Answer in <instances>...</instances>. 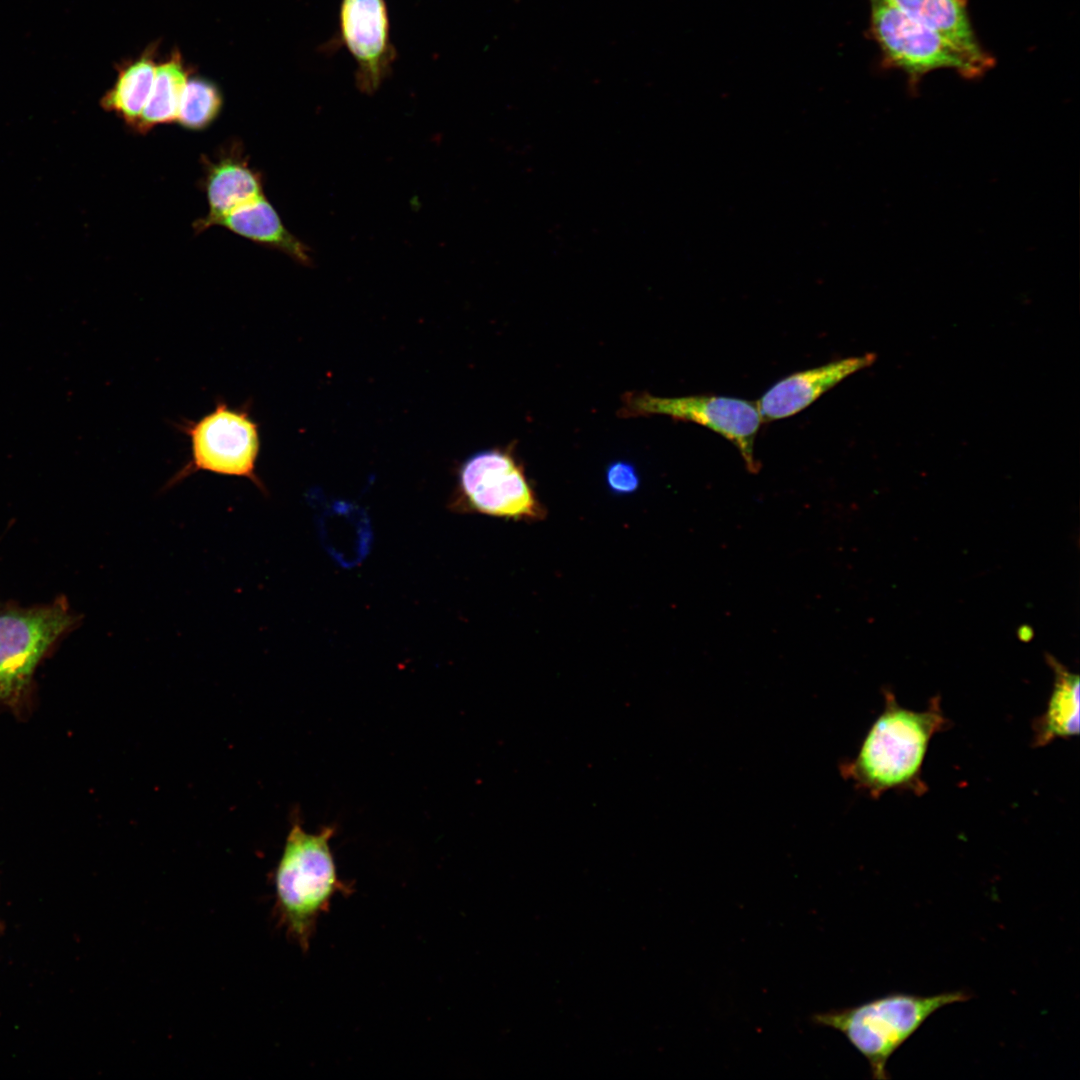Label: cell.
Segmentation results:
<instances>
[{
    "mask_svg": "<svg viewBox=\"0 0 1080 1080\" xmlns=\"http://www.w3.org/2000/svg\"><path fill=\"white\" fill-rule=\"evenodd\" d=\"M882 713L869 729L856 757L841 764V775L871 797L890 790L922 795V766L932 737L949 725L934 697L923 711L900 706L885 690Z\"/></svg>",
    "mask_w": 1080,
    "mask_h": 1080,
    "instance_id": "obj_1",
    "label": "cell"
},
{
    "mask_svg": "<svg viewBox=\"0 0 1080 1080\" xmlns=\"http://www.w3.org/2000/svg\"><path fill=\"white\" fill-rule=\"evenodd\" d=\"M333 833L332 827H325L309 834L294 823L275 871L280 924L303 951L308 950L317 920L329 910L332 898L351 893L337 875L329 846Z\"/></svg>",
    "mask_w": 1080,
    "mask_h": 1080,
    "instance_id": "obj_2",
    "label": "cell"
},
{
    "mask_svg": "<svg viewBox=\"0 0 1080 1080\" xmlns=\"http://www.w3.org/2000/svg\"><path fill=\"white\" fill-rule=\"evenodd\" d=\"M971 997L964 991L928 996L891 993L855 1007L815 1014L812 1020L844 1034L867 1059L872 1077L886 1080L891 1056L933 1013Z\"/></svg>",
    "mask_w": 1080,
    "mask_h": 1080,
    "instance_id": "obj_3",
    "label": "cell"
},
{
    "mask_svg": "<svg viewBox=\"0 0 1080 1080\" xmlns=\"http://www.w3.org/2000/svg\"><path fill=\"white\" fill-rule=\"evenodd\" d=\"M80 622L64 595L32 606L0 605V704L26 703L37 667Z\"/></svg>",
    "mask_w": 1080,
    "mask_h": 1080,
    "instance_id": "obj_4",
    "label": "cell"
},
{
    "mask_svg": "<svg viewBox=\"0 0 1080 1080\" xmlns=\"http://www.w3.org/2000/svg\"><path fill=\"white\" fill-rule=\"evenodd\" d=\"M868 1V32L880 49L882 66L905 73L912 90L917 89L925 75L935 70L952 69L966 79H976L992 68L909 17L888 0Z\"/></svg>",
    "mask_w": 1080,
    "mask_h": 1080,
    "instance_id": "obj_5",
    "label": "cell"
},
{
    "mask_svg": "<svg viewBox=\"0 0 1080 1080\" xmlns=\"http://www.w3.org/2000/svg\"><path fill=\"white\" fill-rule=\"evenodd\" d=\"M177 428L189 439L191 457L167 482L165 489L196 472L206 471L246 478L266 493L256 470L260 453L259 426L251 417L248 403L233 408L219 400L213 410L199 420H183Z\"/></svg>",
    "mask_w": 1080,
    "mask_h": 1080,
    "instance_id": "obj_6",
    "label": "cell"
},
{
    "mask_svg": "<svg viewBox=\"0 0 1080 1080\" xmlns=\"http://www.w3.org/2000/svg\"><path fill=\"white\" fill-rule=\"evenodd\" d=\"M456 511L535 521L545 515L512 445L478 451L458 471Z\"/></svg>",
    "mask_w": 1080,
    "mask_h": 1080,
    "instance_id": "obj_7",
    "label": "cell"
},
{
    "mask_svg": "<svg viewBox=\"0 0 1080 1080\" xmlns=\"http://www.w3.org/2000/svg\"><path fill=\"white\" fill-rule=\"evenodd\" d=\"M621 415H664L702 425L732 442L750 473L755 474L760 470L754 444L764 421L756 402L715 395L660 397L646 392H630L624 395Z\"/></svg>",
    "mask_w": 1080,
    "mask_h": 1080,
    "instance_id": "obj_8",
    "label": "cell"
},
{
    "mask_svg": "<svg viewBox=\"0 0 1080 1080\" xmlns=\"http://www.w3.org/2000/svg\"><path fill=\"white\" fill-rule=\"evenodd\" d=\"M339 34L356 64L357 88L375 93L392 72L397 57L391 41L385 0H341Z\"/></svg>",
    "mask_w": 1080,
    "mask_h": 1080,
    "instance_id": "obj_9",
    "label": "cell"
},
{
    "mask_svg": "<svg viewBox=\"0 0 1080 1080\" xmlns=\"http://www.w3.org/2000/svg\"><path fill=\"white\" fill-rule=\"evenodd\" d=\"M875 355L844 358L793 373L769 388L756 402L764 422L788 418L804 410L849 375L870 366Z\"/></svg>",
    "mask_w": 1080,
    "mask_h": 1080,
    "instance_id": "obj_10",
    "label": "cell"
},
{
    "mask_svg": "<svg viewBox=\"0 0 1080 1080\" xmlns=\"http://www.w3.org/2000/svg\"><path fill=\"white\" fill-rule=\"evenodd\" d=\"M204 191L208 213L194 223L202 232L232 212L264 196L261 176L249 166L238 147L222 151L214 160L206 159Z\"/></svg>",
    "mask_w": 1080,
    "mask_h": 1080,
    "instance_id": "obj_11",
    "label": "cell"
},
{
    "mask_svg": "<svg viewBox=\"0 0 1080 1080\" xmlns=\"http://www.w3.org/2000/svg\"><path fill=\"white\" fill-rule=\"evenodd\" d=\"M914 20L942 35L955 46L991 67L995 60L979 43L973 29L968 0H888Z\"/></svg>",
    "mask_w": 1080,
    "mask_h": 1080,
    "instance_id": "obj_12",
    "label": "cell"
},
{
    "mask_svg": "<svg viewBox=\"0 0 1080 1080\" xmlns=\"http://www.w3.org/2000/svg\"><path fill=\"white\" fill-rule=\"evenodd\" d=\"M216 226L225 227L251 241L277 249L303 265L312 262L309 247L285 228L265 195L233 210L221 218Z\"/></svg>",
    "mask_w": 1080,
    "mask_h": 1080,
    "instance_id": "obj_13",
    "label": "cell"
},
{
    "mask_svg": "<svg viewBox=\"0 0 1080 1080\" xmlns=\"http://www.w3.org/2000/svg\"><path fill=\"white\" fill-rule=\"evenodd\" d=\"M1050 664L1055 673L1054 687L1046 710L1033 722L1036 747L1079 734V677L1055 660Z\"/></svg>",
    "mask_w": 1080,
    "mask_h": 1080,
    "instance_id": "obj_14",
    "label": "cell"
},
{
    "mask_svg": "<svg viewBox=\"0 0 1080 1080\" xmlns=\"http://www.w3.org/2000/svg\"><path fill=\"white\" fill-rule=\"evenodd\" d=\"M156 66L154 48L120 65L115 83L100 100L101 107L135 129L148 101Z\"/></svg>",
    "mask_w": 1080,
    "mask_h": 1080,
    "instance_id": "obj_15",
    "label": "cell"
},
{
    "mask_svg": "<svg viewBox=\"0 0 1080 1080\" xmlns=\"http://www.w3.org/2000/svg\"><path fill=\"white\" fill-rule=\"evenodd\" d=\"M189 70L178 51L156 66L148 101L135 131L146 133L157 125L176 122Z\"/></svg>",
    "mask_w": 1080,
    "mask_h": 1080,
    "instance_id": "obj_16",
    "label": "cell"
},
{
    "mask_svg": "<svg viewBox=\"0 0 1080 1080\" xmlns=\"http://www.w3.org/2000/svg\"><path fill=\"white\" fill-rule=\"evenodd\" d=\"M321 535L327 550L342 565H354L367 553L370 528L364 513L341 505L320 516Z\"/></svg>",
    "mask_w": 1080,
    "mask_h": 1080,
    "instance_id": "obj_17",
    "label": "cell"
},
{
    "mask_svg": "<svg viewBox=\"0 0 1080 1080\" xmlns=\"http://www.w3.org/2000/svg\"><path fill=\"white\" fill-rule=\"evenodd\" d=\"M222 105V95L216 84L200 77L188 78L176 121L186 129L203 130L214 122Z\"/></svg>",
    "mask_w": 1080,
    "mask_h": 1080,
    "instance_id": "obj_18",
    "label": "cell"
},
{
    "mask_svg": "<svg viewBox=\"0 0 1080 1080\" xmlns=\"http://www.w3.org/2000/svg\"><path fill=\"white\" fill-rule=\"evenodd\" d=\"M605 481L614 495L623 496L630 495L639 488L640 476L632 463L619 460L607 466Z\"/></svg>",
    "mask_w": 1080,
    "mask_h": 1080,
    "instance_id": "obj_19",
    "label": "cell"
}]
</instances>
